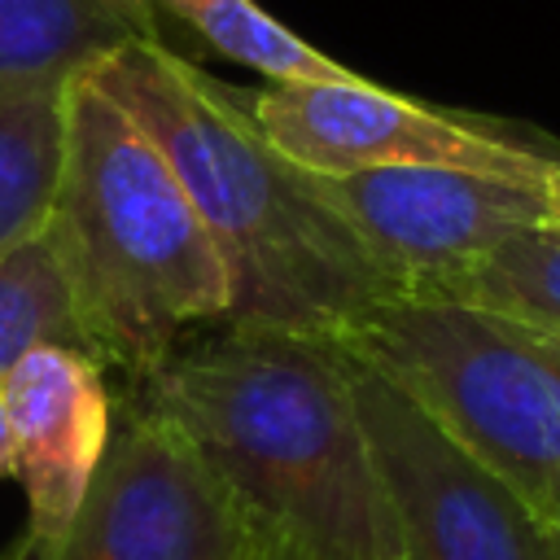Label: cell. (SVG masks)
Here are the masks:
<instances>
[{
  "mask_svg": "<svg viewBox=\"0 0 560 560\" xmlns=\"http://www.w3.org/2000/svg\"><path fill=\"white\" fill-rule=\"evenodd\" d=\"M92 79L149 131L223 254L232 328L337 341L398 293L359 236L249 118L241 88L210 79L171 44H131Z\"/></svg>",
  "mask_w": 560,
  "mask_h": 560,
  "instance_id": "obj_1",
  "label": "cell"
},
{
  "mask_svg": "<svg viewBox=\"0 0 560 560\" xmlns=\"http://www.w3.org/2000/svg\"><path fill=\"white\" fill-rule=\"evenodd\" d=\"M140 394L201 446L262 534L306 560H402L337 341L228 324L175 350Z\"/></svg>",
  "mask_w": 560,
  "mask_h": 560,
  "instance_id": "obj_2",
  "label": "cell"
},
{
  "mask_svg": "<svg viewBox=\"0 0 560 560\" xmlns=\"http://www.w3.org/2000/svg\"><path fill=\"white\" fill-rule=\"evenodd\" d=\"M48 228L79 289L92 359L144 385L188 328L223 324L232 284L179 175L83 70L70 83L66 166Z\"/></svg>",
  "mask_w": 560,
  "mask_h": 560,
  "instance_id": "obj_3",
  "label": "cell"
},
{
  "mask_svg": "<svg viewBox=\"0 0 560 560\" xmlns=\"http://www.w3.org/2000/svg\"><path fill=\"white\" fill-rule=\"evenodd\" d=\"M337 346L394 381L560 529V337L512 315L389 293Z\"/></svg>",
  "mask_w": 560,
  "mask_h": 560,
  "instance_id": "obj_4",
  "label": "cell"
},
{
  "mask_svg": "<svg viewBox=\"0 0 560 560\" xmlns=\"http://www.w3.org/2000/svg\"><path fill=\"white\" fill-rule=\"evenodd\" d=\"M258 538L201 446L140 398L109 438L70 529L39 560H245Z\"/></svg>",
  "mask_w": 560,
  "mask_h": 560,
  "instance_id": "obj_5",
  "label": "cell"
},
{
  "mask_svg": "<svg viewBox=\"0 0 560 560\" xmlns=\"http://www.w3.org/2000/svg\"><path fill=\"white\" fill-rule=\"evenodd\" d=\"M402 560H551V529L394 381L346 354Z\"/></svg>",
  "mask_w": 560,
  "mask_h": 560,
  "instance_id": "obj_6",
  "label": "cell"
},
{
  "mask_svg": "<svg viewBox=\"0 0 560 560\" xmlns=\"http://www.w3.org/2000/svg\"><path fill=\"white\" fill-rule=\"evenodd\" d=\"M258 131L302 171L346 175L372 166H459L512 179H551L560 153L525 144L494 122L354 83H267L241 92Z\"/></svg>",
  "mask_w": 560,
  "mask_h": 560,
  "instance_id": "obj_7",
  "label": "cell"
},
{
  "mask_svg": "<svg viewBox=\"0 0 560 560\" xmlns=\"http://www.w3.org/2000/svg\"><path fill=\"white\" fill-rule=\"evenodd\" d=\"M311 179L398 293H433L508 236L556 219L547 179L459 166H372L346 175L311 171Z\"/></svg>",
  "mask_w": 560,
  "mask_h": 560,
  "instance_id": "obj_8",
  "label": "cell"
},
{
  "mask_svg": "<svg viewBox=\"0 0 560 560\" xmlns=\"http://www.w3.org/2000/svg\"><path fill=\"white\" fill-rule=\"evenodd\" d=\"M13 438V477L26 494V538L48 551L70 529L114 438V402L101 363L66 350H31L0 385Z\"/></svg>",
  "mask_w": 560,
  "mask_h": 560,
  "instance_id": "obj_9",
  "label": "cell"
},
{
  "mask_svg": "<svg viewBox=\"0 0 560 560\" xmlns=\"http://www.w3.org/2000/svg\"><path fill=\"white\" fill-rule=\"evenodd\" d=\"M131 44H166L153 0H0V88L74 79Z\"/></svg>",
  "mask_w": 560,
  "mask_h": 560,
  "instance_id": "obj_10",
  "label": "cell"
},
{
  "mask_svg": "<svg viewBox=\"0 0 560 560\" xmlns=\"http://www.w3.org/2000/svg\"><path fill=\"white\" fill-rule=\"evenodd\" d=\"M74 79L0 88V254L39 232L57 206Z\"/></svg>",
  "mask_w": 560,
  "mask_h": 560,
  "instance_id": "obj_11",
  "label": "cell"
},
{
  "mask_svg": "<svg viewBox=\"0 0 560 560\" xmlns=\"http://www.w3.org/2000/svg\"><path fill=\"white\" fill-rule=\"evenodd\" d=\"M39 346H66L92 359L79 289L48 223L0 254V385Z\"/></svg>",
  "mask_w": 560,
  "mask_h": 560,
  "instance_id": "obj_12",
  "label": "cell"
},
{
  "mask_svg": "<svg viewBox=\"0 0 560 560\" xmlns=\"http://www.w3.org/2000/svg\"><path fill=\"white\" fill-rule=\"evenodd\" d=\"M153 9L192 31L219 57L258 70L267 83H354L359 70L332 61L258 0H153Z\"/></svg>",
  "mask_w": 560,
  "mask_h": 560,
  "instance_id": "obj_13",
  "label": "cell"
},
{
  "mask_svg": "<svg viewBox=\"0 0 560 560\" xmlns=\"http://www.w3.org/2000/svg\"><path fill=\"white\" fill-rule=\"evenodd\" d=\"M433 298L486 306L560 337V219L508 236L481 262L438 284Z\"/></svg>",
  "mask_w": 560,
  "mask_h": 560,
  "instance_id": "obj_14",
  "label": "cell"
},
{
  "mask_svg": "<svg viewBox=\"0 0 560 560\" xmlns=\"http://www.w3.org/2000/svg\"><path fill=\"white\" fill-rule=\"evenodd\" d=\"M245 560H306L293 542H284V538H276V534H262L258 542H254V551L245 556Z\"/></svg>",
  "mask_w": 560,
  "mask_h": 560,
  "instance_id": "obj_15",
  "label": "cell"
},
{
  "mask_svg": "<svg viewBox=\"0 0 560 560\" xmlns=\"http://www.w3.org/2000/svg\"><path fill=\"white\" fill-rule=\"evenodd\" d=\"M13 472V438H9V416H4V402H0V477Z\"/></svg>",
  "mask_w": 560,
  "mask_h": 560,
  "instance_id": "obj_16",
  "label": "cell"
},
{
  "mask_svg": "<svg viewBox=\"0 0 560 560\" xmlns=\"http://www.w3.org/2000/svg\"><path fill=\"white\" fill-rule=\"evenodd\" d=\"M0 560H39V551H35V547H31V538L22 534L18 542H9V547L0 551Z\"/></svg>",
  "mask_w": 560,
  "mask_h": 560,
  "instance_id": "obj_17",
  "label": "cell"
},
{
  "mask_svg": "<svg viewBox=\"0 0 560 560\" xmlns=\"http://www.w3.org/2000/svg\"><path fill=\"white\" fill-rule=\"evenodd\" d=\"M547 192H551V214L560 219V166L551 171V179H547Z\"/></svg>",
  "mask_w": 560,
  "mask_h": 560,
  "instance_id": "obj_18",
  "label": "cell"
},
{
  "mask_svg": "<svg viewBox=\"0 0 560 560\" xmlns=\"http://www.w3.org/2000/svg\"><path fill=\"white\" fill-rule=\"evenodd\" d=\"M551 560H560V529H551Z\"/></svg>",
  "mask_w": 560,
  "mask_h": 560,
  "instance_id": "obj_19",
  "label": "cell"
}]
</instances>
